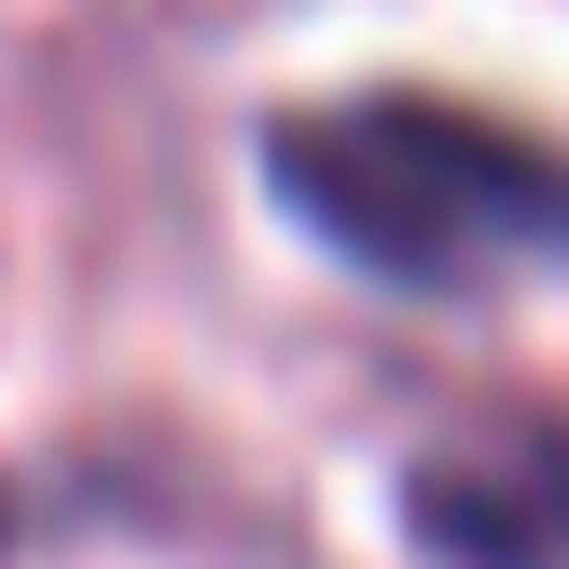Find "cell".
I'll return each mask as SVG.
<instances>
[{"mask_svg":"<svg viewBox=\"0 0 569 569\" xmlns=\"http://www.w3.org/2000/svg\"><path fill=\"white\" fill-rule=\"evenodd\" d=\"M264 194L376 292H487L500 264H569V153L417 83L264 111Z\"/></svg>","mask_w":569,"mask_h":569,"instance_id":"6da1fadb","label":"cell"},{"mask_svg":"<svg viewBox=\"0 0 569 569\" xmlns=\"http://www.w3.org/2000/svg\"><path fill=\"white\" fill-rule=\"evenodd\" d=\"M389 500L431 569H569V431H542V417L417 445Z\"/></svg>","mask_w":569,"mask_h":569,"instance_id":"7a4b0ae2","label":"cell"},{"mask_svg":"<svg viewBox=\"0 0 569 569\" xmlns=\"http://www.w3.org/2000/svg\"><path fill=\"white\" fill-rule=\"evenodd\" d=\"M0 528H14V515H0Z\"/></svg>","mask_w":569,"mask_h":569,"instance_id":"3957f363","label":"cell"}]
</instances>
